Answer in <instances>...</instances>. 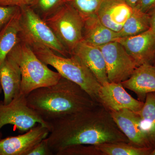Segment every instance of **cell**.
Instances as JSON below:
<instances>
[{
    "label": "cell",
    "mask_w": 155,
    "mask_h": 155,
    "mask_svg": "<svg viewBox=\"0 0 155 155\" xmlns=\"http://www.w3.org/2000/svg\"><path fill=\"white\" fill-rule=\"evenodd\" d=\"M48 144L54 155L71 146L97 145L109 143H130L101 104L50 122Z\"/></svg>",
    "instance_id": "1"
},
{
    "label": "cell",
    "mask_w": 155,
    "mask_h": 155,
    "mask_svg": "<svg viewBox=\"0 0 155 155\" xmlns=\"http://www.w3.org/2000/svg\"><path fill=\"white\" fill-rule=\"evenodd\" d=\"M26 99L28 107L48 124L101 104L78 84L63 77L54 85L34 90Z\"/></svg>",
    "instance_id": "2"
},
{
    "label": "cell",
    "mask_w": 155,
    "mask_h": 155,
    "mask_svg": "<svg viewBox=\"0 0 155 155\" xmlns=\"http://www.w3.org/2000/svg\"><path fill=\"white\" fill-rule=\"evenodd\" d=\"M8 55L19 65L22 78L20 94L25 96L36 89L55 84L62 77L49 68L30 47L21 41Z\"/></svg>",
    "instance_id": "3"
},
{
    "label": "cell",
    "mask_w": 155,
    "mask_h": 155,
    "mask_svg": "<svg viewBox=\"0 0 155 155\" xmlns=\"http://www.w3.org/2000/svg\"><path fill=\"white\" fill-rule=\"evenodd\" d=\"M31 49L42 62L54 67L62 77L78 84L94 100L100 103L99 92L101 85L77 56L72 54L64 57L45 47Z\"/></svg>",
    "instance_id": "4"
},
{
    "label": "cell",
    "mask_w": 155,
    "mask_h": 155,
    "mask_svg": "<svg viewBox=\"0 0 155 155\" xmlns=\"http://www.w3.org/2000/svg\"><path fill=\"white\" fill-rule=\"evenodd\" d=\"M20 9V41L31 49L47 48L61 56H71L44 19L31 6H25Z\"/></svg>",
    "instance_id": "5"
},
{
    "label": "cell",
    "mask_w": 155,
    "mask_h": 155,
    "mask_svg": "<svg viewBox=\"0 0 155 155\" xmlns=\"http://www.w3.org/2000/svg\"><path fill=\"white\" fill-rule=\"evenodd\" d=\"M45 21L70 55L83 41L84 19L72 6L65 3Z\"/></svg>",
    "instance_id": "6"
},
{
    "label": "cell",
    "mask_w": 155,
    "mask_h": 155,
    "mask_svg": "<svg viewBox=\"0 0 155 155\" xmlns=\"http://www.w3.org/2000/svg\"><path fill=\"white\" fill-rule=\"evenodd\" d=\"M26 97L19 94L7 105L0 101V140L1 129L8 124L14 125L21 132H26L36 124L46 126L50 130L49 124L28 107Z\"/></svg>",
    "instance_id": "7"
},
{
    "label": "cell",
    "mask_w": 155,
    "mask_h": 155,
    "mask_svg": "<svg viewBox=\"0 0 155 155\" xmlns=\"http://www.w3.org/2000/svg\"><path fill=\"white\" fill-rule=\"evenodd\" d=\"M105 62L109 82L121 83L129 78L137 66L134 60L118 41L99 46Z\"/></svg>",
    "instance_id": "8"
},
{
    "label": "cell",
    "mask_w": 155,
    "mask_h": 155,
    "mask_svg": "<svg viewBox=\"0 0 155 155\" xmlns=\"http://www.w3.org/2000/svg\"><path fill=\"white\" fill-rule=\"evenodd\" d=\"M99 101L110 111L128 109L135 113L140 110L144 104L129 94L122 84L110 82L101 86Z\"/></svg>",
    "instance_id": "9"
},
{
    "label": "cell",
    "mask_w": 155,
    "mask_h": 155,
    "mask_svg": "<svg viewBox=\"0 0 155 155\" xmlns=\"http://www.w3.org/2000/svg\"><path fill=\"white\" fill-rule=\"evenodd\" d=\"M48 127L38 124L26 133L0 140V155H27L50 134Z\"/></svg>",
    "instance_id": "10"
},
{
    "label": "cell",
    "mask_w": 155,
    "mask_h": 155,
    "mask_svg": "<svg viewBox=\"0 0 155 155\" xmlns=\"http://www.w3.org/2000/svg\"><path fill=\"white\" fill-rule=\"evenodd\" d=\"M122 45L137 67L153 64L155 51V33L150 29L139 34L116 40Z\"/></svg>",
    "instance_id": "11"
},
{
    "label": "cell",
    "mask_w": 155,
    "mask_h": 155,
    "mask_svg": "<svg viewBox=\"0 0 155 155\" xmlns=\"http://www.w3.org/2000/svg\"><path fill=\"white\" fill-rule=\"evenodd\" d=\"M110 112L116 125L130 143L140 147L153 149L142 129L140 118L137 113L128 109Z\"/></svg>",
    "instance_id": "12"
},
{
    "label": "cell",
    "mask_w": 155,
    "mask_h": 155,
    "mask_svg": "<svg viewBox=\"0 0 155 155\" xmlns=\"http://www.w3.org/2000/svg\"><path fill=\"white\" fill-rule=\"evenodd\" d=\"M133 9L121 0H104L97 15L103 25L115 32H119Z\"/></svg>",
    "instance_id": "13"
},
{
    "label": "cell",
    "mask_w": 155,
    "mask_h": 155,
    "mask_svg": "<svg viewBox=\"0 0 155 155\" xmlns=\"http://www.w3.org/2000/svg\"><path fill=\"white\" fill-rule=\"evenodd\" d=\"M72 54L77 56L91 71L101 85L109 82L104 59L99 47L81 42Z\"/></svg>",
    "instance_id": "14"
},
{
    "label": "cell",
    "mask_w": 155,
    "mask_h": 155,
    "mask_svg": "<svg viewBox=\"0 0 155 155\" xmlns=\"http://www.w3.org/2000/svg\"><path fill=\"white\" fill-rule=\"evenodd\" d=\"M121 84L133 91L139 101L144 102L147 94L155 93V66L147 64L139 66L131 76Z\"/></svg>",
    "instance_id": "15"
},
{
    "label": "cell",
    "mask_w": 155,
    "mask_h": 155,
    "mask_svg": "<svg viewBox=\"0 0 155 155\" xmlns=\"http://www.w3.org/2000/svg\"><path fill=\"white\" fill-rule=\"evenodd\" d=\"M21 73L19 65L8 55L0 67V83L4 92L5 104H10L20 94Z\"/></svg>",
    "instance_id": "16"
},
{
    "label": "cell",
    "mask_w": 155,
    "mask_h": 155,
    "mask_svg": "<svg viewBox=\"0 0 155 155\" xmlns=\"http://www.w3.org/2000/svg\"><path fill=\"white\" fill-rule=\"evenodd\" d=\"M83 41L99 47L119 38L118 32H115L103 25L97 15L84 20Z\"/></svg>",
    "instance_id": "17"
},
{
    "label": "cell",
    "mask_w": 155,
    "mask_h": 155,
    "mask_svg": "<svg viewBox=\"0 0 155 155\" xmlns=\"http://www.w3.org/2000/svg\"><path fill=\"white\" fill-rule=\"evenodd\" d=\"M20 9L0 31V67L19 41Z\"/></svg>",
    "instance_id": "18"
},
{
    "label": "cell",
    "mask_w": 155,
    "mask_h": 155,
    "mask_svg": "<svg viewBox=\"0 0 155 155\" xmlns=\"http://www.w3.org/2000/svg\"><path fill=\"white\" fill-rule=\"evenodd\" d=\"M137 114L142 129L153 148L155 147V93L147 94L142 108Z\"/></svg>",
    "instance_id": "19"
},
{
    "label": "cell",
    "mask_w": 155,
    "mask_h": 155,
    "mask_svg": "<svg viewBox=\"0 0 155 155\" xmlns=\"http://www.w3.org/2000/svg\"><path fill=\"white\" fill-rule=\"evenodd\" d=\"M150 14H146L134 8L132 14L125 22L120 31L119 38L133 36L146 31L150 28Z\"/></svg>",
    "instance_id": "20"
},
{
    "label": "cell",
    "mask_w": 155,
    "mask_h": 155,
    "mask_svg": "<svg viewBox=\"0 0 155 155\" xmlns=\"http://www.w3.org/2000/svg\"><path fill=\"white\" fill-rule=\"evenodd\" d=\"M94 146L99 155H150L153 150L125 142L109 143Z\"/></svg>",
    "instance_id": "21"
},
{
    "label": "cell",
    "mask_w": 155,
    "mask_h": 155,
    "mask_svg": "<svg viewBox=\"0 0 155 155\" xmlns=\"http://www.w3.org/2000/svg\"><path fill=\"white\" fill-rule=\"evenodd\" d=\"M104 0H65V3L72 6L84 20L97 15L98 10Z\"/></svg>",
    "instance_id": "22"
},
{
    "label": "cell",
    "mask_w": 155,
    "mask_h": 155,
    "mask_svg": "<svg viewBox=\"0 0 155 155\" xmlns=\"http://www.w3.org/2000/svg\"><path fill=\"white\" fill-rule=\"evenodd\" d=\"M65 3V0H34L31 7L45 20L54 14Z\"/></svg>",
    "instance_id": "23"
},
{
    "label": "cell",
    "mask_w": 155,
    "mask_h": 155,
    "mask_svg": "<svg viewBox=\"0 0 155 155\" xmlns=\"http://www.w3.org/2000/svg\"><path fill=\"white\" fill-rule=\"evenodd\" d=\"M56 155H99V153L94 145L79 144L65 148Z\"/></svg>",
    "instance_id": "24"
},
{
    "label": "cell",
    "mask_w": 155,
    "mask_h": 155,
    "mask_svg": "<svg viewBox=\"0 0 155 155\" xmlns=\"http://www.w3.org/2000/svg\"><path fill=\"white\" fill-rule=\"evenodd\" d=\"M19 9L20 8L17 6H0V31Z\"/></svg>",
    "instance_id": "25"
},
{
    "label": "cell",
    "mask_w": 155,
    "mask_h": 155,
    "mask_svg": "<svg viewBox=\"0 0 155 155\" xmlns=\"http://www.w3.org/2000/svg\"><path fill=\"white\" fill-rule=\"evenodd\" d=\"M50 149L47 138L42 140L34 147L27 155H53Z\"/></svg>",
    "instance_id": "26"
},
{
    "label": "cell",
    "mask_w": 155,
    "mask_h": 155,
    "mask_svg": "<svg viewBox=\"0 0 155 155\" xmlns=\"http://www.w3.org/2000/svg\"><path fill=\"white\" fill-rule=\"evenodd\" d=\"M134 8L146 14H150L155 9V0H139Z\"/></svg>",
    "instance_id": "27"
},
{
    "label": "cell",
    "mask_w": 155,
    "mask_h": 155,
    "mask_svg": "<svg viewBox=\"0 0 155 155\" xmlns=\"http://www.w3.org/2000/svg\"><path fill=\"white\" fill-rule=\"evenodd\" d=\"M34 0H0V6H17L19 8L31 6Z\"/></svg>",
    "instance_id": "28"
},
{
    "label": "cell",
    "mask_w": 155,
    "mask_h": 155,
    "mask_svg": "<svg viewBox=\"0 0 155 155\" xmlns=\"http://www.w3.org/2000/svg\"><path fill=\"white\" fill-rule=\"evenodd\" d=\"M149 14H150V29H151L155 33V9Z\"/></svg>",
    "instance_id": "29"
},
{
    "label": "cell",
    "mask_w": 155,
    "mask_h": 155,
    "mask_svg": "<svg viewBox=\"0 0 155 155\" xmlns=\"http://www.w3.org/2000/svg\"><path fill=\"white\" fill-rule=\"evenodd\" d=\"M125 2L128 4L129 5L131 6L133 8H134L136 5L137 4L139 0H121Z\"/></svg>",
    "instance_id": "30"
},
{
    "label": "cell",
    "mask_w": 155,
    "mask_h": 155,
    "mask_svg": "<svg viewBox=\"0 0 155 155\" xmlns=\"http://www.w3.org/2000/svg\"><path fill=\"white\" fill-rule=\"evenodd\" d=\"M150 155H155V147L154 148L153 150L151 152L150 154Z\"/></svg>",
    "instance_id": "31"
},
{
    "label": "cell",
    "mask_w": 155,
    "mask_h": 155,
    "mask_svg": "<svg viewBox=\"0 0 155 155\" xmlns=\"http://www.w3.org/2000/svg\"><path fill=\"white\" fill-rule=\"evenodd\" d=\"M153 65L155 66V51L154 54V57L153 61Z\"/></svg>",
    "instance_id": "32"
},
{
    "label": "cell",
    "mask_w": 155,
    "mask_h": 155,
    "mask_svg": "<svg viewBox=\"0 0 155 155\" xmlns=\"http://www.w3.org/2000/svg\"><path fill=\"white\" fill-rule=\"evenodd\" d=\"M2 91V85H1V83H0V94H1Z\"/></svg>",
    "instance_id": "33"
}]
</instances>
